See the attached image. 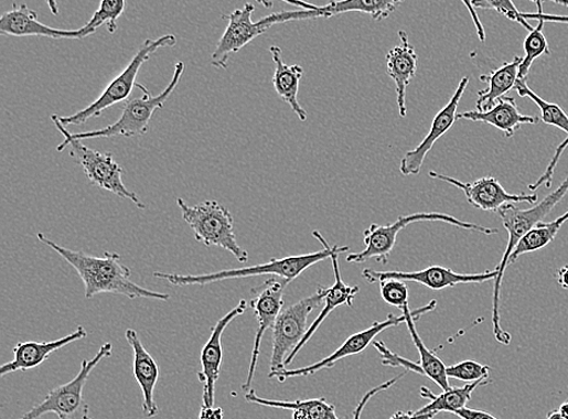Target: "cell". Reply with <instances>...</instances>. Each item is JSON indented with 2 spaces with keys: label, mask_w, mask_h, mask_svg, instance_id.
Here are the masks:
<instances>
[{
  "label": "cell",
  "mask_w": 568,
  "mask_h": 419,
  "mask_svg": "<svg viewBox=\"0 0 568 419\" xmlns=\"http://www.w3.org/2000/svg\"><path fill=\"white\" fill-rule=\"evenodd\" d=\"M36 238L76 269L84 282L86 300H92L100 293L121 294L130 300L150 299L163 302L170 300L168 293L148 290L133 282L130 268L122 264L117 253H105L104 257H96L64 248L43 233L36 234Z\"/></svg>",
  "instance_id": "6da1fadb"
},
{
  "label": "cell",
  "mask_w": 568,
  "mask_h": 419,
  "mask_svg": "<svg viewBox=\"0 0 568 419\" xmlns=\"http://www.w3.org/2000/svg\"><path fill=\"white\" fill-rule=\"evenodd\" d=\"M313 237L318 239V241L324 246L323 250L304 254L298 256H289L283 258H270V261L262 265H257L253 267L237 268V269H226L219 270V272L200 275V276H181V275H171L163 272H154L153 276L158 279H163L171 283L174 287H203L208 286V283L233 280V279H243V278H253V277H261V276H274L283 280L292 281L296 278H299L308 268L312 266L323 262L328 260L335 253H347L350 250L349 246H330L323 236L319 232H313Z\"/></svg>",
  "instance_id": "7a4b0ae2"
},
{
  "label": "cell",
  "mask_w": 568,
  "mask_h": 419,
  "mask_svg": "<svg viewBox=\"0 0 568 419\" xmlns=\"http://www.w3.org/2000/svg\"><path fill=\"white\" fill-rule=\"evenodd\" d=\"M567 193L568 176L562 181L557 191L551 192L545 200L536 203L533 207L521 210L514 204H506L497 212L504 228L508 232L510 238L501 264L496 267L499 275L495 279V288H493L492 325L493 335H495L496 340L504 344V346H508L512 341V336L508 332L502 329L500 316L501 289L505 269L510 265L511 256L518 241H521L531 229L536 227L539 222L545 219L546 216L550 214L551 210L564 200Z\"/></svg>",
  "instance_id": "3957f363"
},
{
  "label": "cell",
  "mask_w": 568,
  "mask_h": 419,
  "mask_svg": "<svg viewBox=\"0 0 568 419\" xmlns=\"http://www.w3.org/2000/svg\"><path fill=\"white\" fill-rule=\"evenodd\" d=\"M184 71H186V66H184V64L180 61V63H178L175 66L174 76H172L170 83L162 94L151 96L150 93H144V95L141 97L131 98V100H128V103L125 105V108H122L120 118L114 122V125H110L107 128L73 133L66 129V127L63 125V121L58 119V116L55 117L58 126L54 120L53 122L58 128L64 126L63 128L65 132L73 140L85 141L92 139H112L118 137H142V135L147 133L148 129H150L151 120L157 110L162 109L169 100L170 96L175 93Z\"/></svg>",
  "instance_id": "277c9868"
},
{
  "label": "cell",
  "mask_w": 568,
  "mask_h": 419,
  "mask_svg": "<svg viewBox=\"0 0 568 419\" xmlns=\"http://www.w3.org/2000/svg\"><path fill=\"white\" fill-rule=\"evenodd\" d=\"M182 218L191 227L194 238L212 248L231 253L240 264L249 260V253L242 248L234 233V219L229 210L216 201H207L194 206L178 198Z\"/></svg>",
  "instance_id": "5b68a950"
},
{
  "label": "cell",
  "mask_w": 568,
  "mask_h": 419,
  "mask_svg": "<svg viewBox=\"0 0 568 419\" xmlns=\"http://www.w3.org/2000/svg\"><path fill=\"white\" fill-rule=\"evenodd\" d=\"M176 43L178 40L174 34H165L158 40H147L140 47L138 54L132 57L129 65L107 85V88L98 96L96 101L79 110L77 114L68 117H58L60 120L63 121L65 127L83 126L89 119L100 117L107 108L129 100L135 86H139V84H136V78H138L142 65H144L159 49L172 47L175 46Z\"/></svg>",
  "instance_id": "8992f818"
},
{
  "label": "cell",
  "mask_w": 568,
  "mask_h": 419,
  "mask_svg": "<svg viewBox=\"0 0 568 419\" xmlns=\"http://www.w3.org/2000/svg\"><path fill=\"white\" fill-rule=\"evenodd\" d=\"M415 222H444V224L460 227L467 230H473L492 236L499 234L496 228H487L472 222H465L454 216L441 213H418L407 216H399L394 224L388 226L372 225L364 232L365 249L361 253L347 256L349 264H364L376 258L378 264L386 265L389 255L397 244L398 234L407 226Z\"/></svg>",
  "instance_id": "52a82bcc"
},
{
  "label": "cell",
  "mask_w": 568,
  "mask_h": 419,
  "mask_svg": "<svg viewBox=\"0 0 568 419\" xmlns=\"http://www.w3.org/2000/svg\"><path fill=\"white\" fill-rule=\"evenodd\" d=\"M54 115L52 118L58 126ZM60 119V118H58ZM56 129L63 133L64 141L61 142L56 150L64 152L69 148V154L77 160L78 164L83 168L86 179L89 180L94 186L114 193L121 200L130 201L141 210H146V205L140 201L139 196L131 192L122 182V168L116 162L112 155L101 153L93 148L85 146L81 140H73L64 130V126Z\"/></svg>",
  "instance_id": "ba28073f"
},
{
  "label": "cell",
  "mask_w": 568,
  "mask_h": 419,
  "mask_svg": "<svg viewBox=\"0 0 568 419\" xmlns=\"http://www.w3.org/2000/svg\"><path fill=\"white\" fill-rule=\"evenodd\" d=\"M329 288L319 287L310 298L283 308L279 314L274 330V351L270 357V373L287 368L286 362L296 347L299 346L307 334L308 316L325 301Z\"/></svg>",
  "instance_id": "9c48e42d"
},
{
  "label": "cell",
  "mask_w": 568,
  "mask_h": 419,
  "mask_svg": "<svg viewBox=\"0 0 568 419\" xmlns=\"http://www.w3.org/2000/svg\"><path fill=\"white\" fill-rule=\"evenodd\" d=\"M112 343H105L90 361H83L81 372L68 384L46 394L45 399L33 406L20 419H36L46 413H55L60 419H77V413H88L89 406L84 402L83 390L93 369L112 354Z\"/></svg>",
  "instance_id": "30bf717a"
},
{
  "label": "cell",
  "mask_w": 568,
  "mask_h": 419,
  "mask_svg": "<svg viewBox=\"0 0 568 419\" xmlns=\"http://www.w3.org/2000/svg\"><path fill=\"white\" fill-rule=\"evenodd\" d=\"M405 0H333V2L313 10L281 11L261 19L268 29L275 24L300 20H313L339 17L347 12H362L376 21L388 19Z\"/></svg>",
  "instance_id": "8fae6325"
},
{
  "label": "cell",
  "mask_w": 568,
  "mask_h": 419,
  "mask_svg": "<svg viewBox=\"0 0 568 419\" xmlns=\"http://www.w3.org/2000/svg\"><path fill=\"white\" fill-rule=\"evenodd\" d=\"M289 283L290 281L288 280L270 278L266 280L262 286L251 291L253 300L250 307L255 312L258 327L256 331L248 378H246L243 385L245 391L251 389L264 335L268 329L275 326L279 314L283 310V292H286Z\"/></svg>",
  "instance_id": "7c38bea8"
},
{
  "label": "cell",
  "mask_w": 568,
  "mask_h": 419,
  "mask_svg": "<svg viewBox=\"0 0 568 419\" xmlns=\"http://www.w3.org/2000/svg\"><path fill=\"white\" fill-rule=\"evenodd\" d=\"M254 12L255 7L246 3L242 9L231 12L229 15L222 17V19L228 20V24L212 55V65L214 67L226 69L232 55L239 53L242 49L249 45L257 36L262 35L269 30L261 20L253 21Z\"/></svg>",
  "instance_id": "4fadbf2b"
},
{
  "label": "cell",
  "mask_w": 568,
  "mask_h": 419,
  "mask_svg": "<svg viewBox=\"0 0 568 419\" xmlns=\"http://www.w3.org/2000/svg\"><path fill=\"white\" fill-rule=\"evenodd\" d=\"M403 323H405L404 314L400 316L388 314L387 319L383 320V322H375L366 330L356 332V334L345 340L342 346L325 357V359L313 365L296 369L283 368L280 369V372L269 373L268 377L276 378L280 384H282V382H286L288 378L312 376L315 373L321 372V369L332 368L337 362L344 359V357L364 352L369 344L374 342L375 337L381 334V332L389 327L398 326Z\"/></svg>",
  "instance_id": "5bb4252c"
},
{
  "label": "cell",
  "mask_w": 568,
  "mask_h": 419,
  "mask_svg": "<svg viewBox=\"0 0 568 419\" xmlns=\"http://www.w3.org/2000/svg\"><path fill=\"white\" fill-rule=\"evenodd\" d=\"M431 179L440 180L452 184V186L460 189L472 206L483 210V212L497 213L499 210L506 204L515 203H538L537 194H511L504 190L500 181L495 178H483L474 182H462L453 178L438 174L436 171H430Z\"/></svg>",
  "instance_id": "9a60e30c"
},
{
  "label": "cell",
  "mask_w": 568,
  "mask_h": 419,
  "mask_svg": "<svg viewBox=\"0 0 568 419\" xmlns=\"http://www.w3.org/2000/svg\"><path fill=\"white\" fill-rule=\"evenodd\" d=\"M497 270L480 275L456 273L451 268L441 266H430L419 272H377V270L364 269L363 277L368 282H377L386 279H398L403 281H414L430 290H443L454 288L460 283H483L497 278Z\"/></svg>",
  "instance_id": "2e32d148"
},
{
  "label": "cell",
  "mask_w": 568,
  "mask_h": 419,
  "mask_svg": "<svg viewBox=\"0 0 568 419\" xmlns=\"http://www.w3.org/2000/svg\"><path fill=\"white\" fill-rule=\"evenodd\" d=\"M469 84V78L464 77L460 82L451 100L444 106L440 112L431 121V127L427 137L419 143L415 150L407 152L400 162V172L404 176L418 175L425 164V160L436 142L449 132L457 120V109H459L462 96Z\"/></svg>",
  "instance_id": "e0dca14e"
},
{
  "label": "cell",
  "mask_w": 568,
  "mask_h": 419,
  "mask_svg": "<svg viewBox=\"0 0 568 419\" xmlns=\"http://www.w3.org/2000/svg\"><path fill=\"white\" fill-rule=\"evenodd\" d=\"M249 304L242 300L231 312L222 316L212 330V336L205 343L201 353L202 372L197 374L203 385V405L214 406L216 382L219 377L224 350H222V336L234 319L243 315Z\"/></svg>",
  "instance_id": "ac0fdd59"
},
{
  "label": "cell",
  "mask_w": 568,
  "mask_h": 419,
  "mask_svg": "<svg viewBox=\"0 0 568 419\" xmlns=\"http://www.w3.org/2000/svg\"><path fill=\"white\" fill-rule=\"evenodd\" d=\"M0 33L12 36H45L52 40H84L94 34L84 26L74 31L49 28L40 21L36 11L26 4L12 6L11 10L0 18Z\"/></svg>",
  "instance_id": "d6986e66"
},
{
  "label": "cell",
  "mask_w": 568,
  "mask_h": 419,
  "mask_svg": "<svg viewBox=\"0 0 568 419\" xmlns=\"http://www.w3.org/2000/svg\"><path fill=\"white\" fill-rule=\"evenodd\" d=\"M126 339L133 352L132 373L142 390V411L146 418L158 415L159 409L154 400V390L159 379V367L153 356L144 348L138 331L128 329Z\"/></svg>",
  "instance_id": "ffe728a7"
},
{
  "label": "cell",
  "mask_w": 568,
  "mask_h": 419,
  "mask_svg": "<svg viewBox=\"0 0 568 419\" xmlns=\"http://www.w3.org/2000/svg\"><path fill=\"white\" fill-rule=\"evenodd\" d=\"M88 336V331L84 326L78 329L68 336L51 342H21L14 348V359L0 367V376L4 377L17 372H29V369L41 366L51 354L58 350H63L73 342L81 341Z\"/></svg>",
  "instance_id": "44dd1931"
},
{
  "label": "cell",
  "mask_w": 568,
  "mask_h": 419,
  "mask_svg": "<svg viewBox=\"0 0 568 419\" xmlns=\"http://www.w3.org/2000/svg\"><path fill=\"white\" fill-rule=\"evenodd\" d=\"M514 90L522 97H528L540 109V120L547 126L558 128L567 133V139L557 148L551 162L549 163L545 174H543L534 184H529L531 191H537L542 186L551 187L555 169H557L559 160L568 146V116L565 110L555 104H550L537 95L526 83V79H518Z\"/></svg>",
  "instance_id": "7402d4cb"
},
{
  "label": "cell",
  "mask_w": 568,
  "mask_h": 419,
  "mask_svg": "<svg viewBox=\"0 0 568 419\" xmlns=\"http://www.w3.org/2000/svg\"><path fill=\"white\" fill-rule=\"evenodd\" d=\"M459 119L484 122V125L495 127L505 135V138H513L515 131L522 126L538 125L540 120L539 117L522 115L514 98L508 96L500 98L496 105L485 112L471 110V112L457 114V120Z\"/></svg>",
  "instance_id": "603a6c76"
},
{
  "label": "cell",
  "mask_w": 568,
  "mask_h": 419,
  "mask_svg": "<svg viewBox=\"0 0 568 419\" xmlns=\"http://www.w3.org/2000/svg\"><path fill=\"white\" fill-rule=\"evenodd\" d=\"M401 43L392 49L387 55V69L389 77L397 88V103L400 117L407 115L406 89L417 73V55L415 47L405 31L399 32Z\"/></svg>",
  "instance_id": "cb8c5ba5"
},
{
  "label": "cell",
  "mask_w": 568,
  "mask_h": 419,
  "mask_svg": "<svg viewBox=\"0 0 568 419\" xmlns=\"http://www.w3.org/2000/svg\"><path fill=\"white\" fill-rule=\"evenodd\" d=\"M437 307V301H431L426 307L419 308V310L411 311L409 304H405L401 308L403 314L405 316V324L407 330L410 332V336L415 343V346L419 353V357H421V367L424 368L426 377L430 378L435 382L443 391L451 389L452 387L449 384V377L447 374V366L439 359L436 353L429 351L421 339L418 335L417 329L415 326V322L417 319L421 318V315L435 311Z\"/></svg>",
  "instance_id": "d4e9b609"
},
{
  "label": "cell",
  "mask_w": 568,
  "mask_h": 419,
  "mask_svg": "<svg viewBox=\"0 0 568 419\" xmlns=\"http://www.w3.org/2000/svg\"><path fill=\"white\" fill-rule=\"evenodd\" d=\"M343 253H335L330 258L332 261L333 273H335V283L333 287L329 288V292L325 298V307L323 311L319 314V316L314 320V323L308 329L307 334L302 339L301 343L298 347L293 350V352L289 355L286 366L290 365L294 356L300 353V351L306 346L307 342L310 341L318 329L323 324L326 318L336 310L337 307L342 304H347L349 307H353L354 299L357 293H360V287H350L342 280V276L340 272V262L339 257Z\"/></svg>",
  "instance_id": "484cf974"
},
{
  "label": "cell",
  "mask_w": 568,
  "mask_h": 419,
  "mask_svg": "<svg viewBox=\"0 0 568 419\" xmlns=\"http://www.w3.org/2000/svg\"><path fill=\"white\" fill-rule=\"evenodd\" d=\"M269 53L276 65L274 76V85L281 100L288 104L293 114L298 115L300 120H307L306 109L299 103L300 83L304 71L300 65L289 66L282 61L281 49L277 45L269 47Z\"/></svg>",
  "instance_id": "4316f807"
},
{
  "label": "cell",
  "mask_w": 568,
  "mask_h": 419,
  "mask_svg": "<svg viewBox=\"0 0 568 419\" xmlns=\"http://www.w3.org/2000/svg\"><path fill=\"white\" fill-rule=\"evenodd\" d=\"M522 63L523 57L515 56L512 63H505L487 76L481 77V80L487 83V88L478 93L476 110L485 112V110L495 106L500 98L515 88L518 80V68H521Z\"/></svg>",
  "instance_id": "83f0119b"
},
{
  "label": "cell",
  "mask_w": 568,
  "mask_h": 419,
  "mask_svg": "<svg viewBox=\"0 0 568 419\" xmlns=\"http://www.w3.org/2000/svg\"><path fill=\"white\" fill-rule=\"evenodd\" d=\"M245 400L267 408L292 411V419H340L335 406L326 399L279 401L259 398L254 389L245 394Z\"/></svg>",
  "instance_id": "f1b7e54d"
},
{
  "label": "cell",
  "mask_w": 568,
  "mask_h": 419,
  "mask_svg": "<svg viewBox=\"0 0 568 419\" xmlns=\"http://www.w3.org/2000/svg\"><path fill=\"white\" fill-rule=\"evenodd\" d=\"M490 378L479 379L473 384L465 385L462 388H451L447 391L436 396L430 389L422 387L419 390L421 397L429 400V404L421 410L415 411L418 415L430 413V412H449L453 413L457 410L467 408V404L472 400L473 391L480 386H486L490 384Z\"/></svg>",
  "instance_id": "f546056e"
},
{
  "label": "cell",
  "mask_w": 568,
  "mask_h": 419,
  "mask_svg": "<svg viewBox=\"0 0 568 419\" xmlns=\"http://www.w3.org/2000/svg\"><path fill=\"white\" fill-rule=\"evenodd\" d=\"M566 224L562 216L551 222H539V224L531 229L526 236L518 241L514 253L511 256L510 264H514L518 257L545 249L547 245L557 238L561 227Z\"/></svg>",
  "instance_id": "4dcf8cb0"
},
{
  "label": "cell",
  "mask_w": 568,
  "mask_h": 419,
  "mask_svg": "<svg viewBox=\"0 0 568 419\" xmlns=\"http://www.w3.org/2000/svg\"><path fill=\"white\" fill-rule=\"evenodd\" d=\"M543 28H545V22L539 21L538 26L526 36L524 42L525 57H523V63L521 68H518V79H527L531 66L534 65L538 57L550 55V49L546 35L543 34Z\"/></svg>",
  "instance_id": "1f68e13d"
},
{
  "label": "cell",
  "mask_w": 568,
  "mask_h": 419,
  "mask_svg": "<svg viewBox=\"0 0 568 419\" xmlns=\"http://www.w3.org/2000/svg\"><path fill=\"white\" fill-rule=\"evenodd\" d=\"M126 10V0H103L100 8L95 11L90 21L84 24V28L93 31L100 29L106 24L110 34L116 33L117 22Z\"/></svg>",
  "instance_id": "d6a6232c"
},
{
  "label": "cell",
  "mask_w": 568,
  "mask_h": 419,
  "mask_svg": "<svg viewBox=\"0 0 568 419\" xmlns=\"http://www.w3.org/2000/svg\"><path fill=\"white\" fill-rule=\"evenodd\" d=\"M472 4L474 9L479 8L500 12V14L506 19L521 23L528 33L535 30V28L531 26V24L522 17V12L516 9L513 0H472Z\"/></svg>",
  "instance_id": "836d02e7"
},
{
  "label": "cell",
  "mask_w": 568,
  "mask_h": 419,
  "mask_svg": "<svg viewBox=\"0 0 568 419\" xmlns=\"http://www.w3.org/2000/svg\"><path fill=\"white\" fill-rule=\"evenodd\" d=\"M490 372L491 368L489 366L473 361H465L459 364L447 366V374L449 378L467 382V384H473V382L479 379L487 378Z\"/></svg>",
  "instance_id": "e575fe53"
},
{
  "label": "cell",
  "mask_w": 568,
  "mask_h": 419,
  "mask_svg": "<svg viewBox=\"0 0 568 419\" xmlns=\"http://www.w3.org/2000/svg\"><path fill=\"white\" fill-rule=\"evenodd\" d=\"M382 299L386 303L401 308L409 304V289L406 282L398 279H386L379 281Z\"/></svg>",
  "instance_id": "d590c367"
},
{
  "label": "cell",
  "mask_w": 568,
  "mask_h": 419,
  "mask_svg": "<svg viewBox=\"0 0 568 419\" xmlns=\"http://www.w3.org/2000/svg\"><path fill=\"white\" fill-rule=\"evenodd\" d=\"M373 346L378 351L382 364L393 367H404L406 372H411L417 375L426 376L421 365L405 359V357L393 353L387 348L386 344L379 341H374Z\"/></svg>",
  "instance_id": "8d00e7d4"
},
{
  "label": "cell",
  "mask_w": 568,
  "mask_h": 419,
  "mask_svg": "<svg viewBox=\"0 0 568 419\" xmlns=\"http://www.w3.org/2000/svg\"><path fill=\"white\" fill-rule=\"evenodd\" d=\"M406 375V373L404 375H400L398 377H395L393 379H389L387 382H385V384H382L381 386H377L375 388H373L372 390H368L365 396L363 397L362 401L360 402V405L356 406V409L354 410V417L353 419H361L362 418V413L365 409V406L367 405V402L369 400H372V398H374L375 396H377L378 393L383 391V390H387L389 389L390 387H393L395 384H397V382L403 378L404 376Z\"/></svg>",
  "instance_id": "74e56055"
},
{
  "label": "cell",
  "mask_w": 568,
  "mask_h": 419,
  "mask_svg": "<svg viewBox=\"0 0 568 419\" xmlns=\"http://www.w3.org/2000/svg\"><path fill=\"white\" fill-rule=\"evenodd\" d=\"M522 17L527 20H536V21H543L545 23L547 22H554V23H568V17L564 15H547L545 12H537V14H529V12H522Z\"/></svg>",
  "instance_id": "f35d334b"
},
{
  "label": "cell",
  "mask_w": 568,
  "mask_h": 419,
  "mask_svg": "<svg viewBox=\"0 0 568 419\" xmlns=\"http://www.w3.org/2000/svg\"><path fill=\"white\" fill-rule=\"evenodd\" d=\"M462 2L465 6V8L468 9L469 14H471V17L473 19V22L475 24V29H476V33H478L479 40L481 42H485L486 33H485L483 23H481L479 17L476 14V11H475V9H474V7L472 4V0H462Z\"/></svg>",
  "instance_id": "ab89813d"
},
{
  "label": "cell",
  "mask_w": 568,
  "mask_h": 419,
  "mask_svg": "<svg viewBox=\"0 0 568 419\" xmlns=\"http://www.w3.org/2000/svg\"><path fill=\"white\" fill-rule=\"evenodd\" d=\"M453 415L459 416L462 419H497L491 413L468 408L457 410L453 412Z\"/></svg>",
  "instance_id": "60d3db41"
},
{
  "label": "cell",
  "mask_w": 568,
  "mask_h": 419,
  "mask_svg": "<svg viewBox=\"0 0 568 419\" xmlns=\"http://www.w3.org/2000/svg\"><path fill=\"white\" fill-rule=\"evenodd\" d=\"M225 412L221 408L214 406H202L200 419H224Z\"/></svg>",
  "instance_id": "b9f144b4"
},
{
  "label": "cell",
  "mask_w": 568,
  "mask_h": 419,
  "mask_svg": "<svg viewBox=\"0 0 568 419\" xmlns=\"http://www.w3.org/2000/svg\"><path fill=\"white\" fill-rule=\"evenodd\" d=\"M256 2L258 4L264 6L265 8H268V9L271 8L270 0H256ZM281 2H286V3H288L290 6H293V7H300V8H303L306 10H313V9L318 8L317 6L303 2V0H281Z\"/></svg>",
  "instance_id": "7bdbcfd3"
},
{
  "label": "cell",
  "mask_w": 568,
  "mask_h": 419,
  "mask_svg": "<svg viewBox=\"0 0 568 419\" xmlns=\"http://www.w3.org/2000/svg\"><path fill=\"white\" fill-rule=\"evenodd\" d=\"M438 413L430 412V413H422L418 415L416 412H397L394 413L389 419H433Z\"/></svg>",
  "instance_id": "ee69618b"
},
{
  "label": "cell",
  "mask_w": 568,
  "mask_h": 419,
  "mask_svg": "<svg viewBox=\"0 0 568 419\" xmlns=\"http://www.w3.org/2000/svg\"><path fill=\"white\" fill-rule=\"evenodd\" d=\"M557 280L562 289L568 290V266H564L558 270Z\"/></svg>",
  "instance_id": "f6af8a7d"
},
{
  "label": "cell",
  "mask_w": 568,
  "mask_h": 419,
  "mask_svg": "<svg viewBox=\"0 0 568 419\" xmlns=\"http://www.w3.org/2000/svg\"><path fill=\"white\" fill-rule=\"evenodd\" d=\"M531 2H534L537 6L538 12H543V3L545 2H553L568 8V0H531Z\"/></svg>",
  "instance_id": "bcb514c9"
},
{
  "label": "cell",
  "mask_w": 568,
  "mask_h": 419,
  "mask_svg": "<svg viewBox=\"0 0 568 419\" xmlns=\"http://www.w3.org/2000/svg\"><path fill=\"white\" fill-rule=\"evenodd\" d=\"M47 7H49V10H51L53 12V15L57 17L58 15V6L56 3V0H45Z\"/></svg>",
  "instance_id": "7dc6e473"
},
{
  "label": "cell",
  "mask_w": 568,
  "mask_h": 419,
  "mask_svg": "<svg viewBox=\"0 0 568 419\" xmlns=\"http://www.w3.org/2000/svg\"><path fill=\"white\" fill-rule=\"evenodd\" d=\"M546 419H568V418L564 417V416L559 412V410H554V411H550V412L547 415Z\"/></svg>",
  "instance_id": "c3c4849f"
},
{
  "label": "cell",
  "mask_w": 568,
  "mask_h": 419,
  "mask_svg": "<svg viewBox=\"0 0 568 419\" xmlns=\"http://www.w3.org/2000/svg\"><path fill=\"white\" fill-rule=\"evenodd\" d=\"M558 410L564 417L568 418V401L562 402Z\"/></svg>",
  "instance_id": "681fc988"
},
{
  "label": "cell",
  "mask_w": 568,
  "mask_h": 419,
  "mask_svg": "<svg viewBox=\"0 0 568 419\" xmlns=\"http://www.w3.org/2000/svg\"><path fill=\"white\" fill-rule=\"evenodd\" d=\"M83 419H94V418L89 417L88 413H86L83 416Z\"/></svg>",
  "instance_id": "f907efd6"
},
{
  "label": "cell",
  "mask_w": 568,
  "mask_h": 419,
  "mask_svg": "<svg viewBox=\"0 0 568 419\" xmlns=\"http://www.w3.org/2000/svg\"><path fill=\"white\" fill-rule=\"evenodd\" d=\"M567 217H568V212L566 213Z\"/></svg>",
  "instance_id": "816d5d0a"
}]
</instances>
